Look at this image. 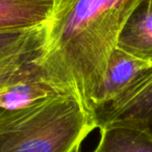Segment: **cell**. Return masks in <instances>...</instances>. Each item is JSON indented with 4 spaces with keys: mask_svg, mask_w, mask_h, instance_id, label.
<instances>
[{
    "mask_svg": "<svg viewBox=\"0 0 152 152\" xmlns=\"http://www.w3.org/2000/svg\"><path fill=\"white\" fill-rule=\"evenodd\" d=\"M118 48L152 65V0H141L126 20Z\"/></svg>",
    "mask_w": 152,
    "mask_h": 152,
    "instance_id": "obj_7",
    "label": "cell"
},
{
    "mask_svg": "<svg viewBox=\"0 0 152 152\" xmlns=\"http://www.w3.org/2000/svg\"><path fill=\"white\" fill-rule=\"evenodd\" d=\"M150 67L152 65L147 61L132 56L117 47L108 59L105 75L97 92L92 110L96 106L113 99Z\"/></svg>",
    "mask_w": 152,
    "mask_h": 152,
    "instance_id": "obj_8",
    "label": "cell"
},
{
    "mask_svg": "<svg viewBox=\"0 0 152 152\" xmlns=\"http://www.w3.org/2000/svg\"><path fill=\"white\" fill-rule=\"evenodd\" d=\"M96 129L81 102L64 94L0 120V152H72Z\"/></svg>",
    "mask_w": 152,
    "mask_h": 152,
    "instance_id": "obj_2",
    "label": "cell"
},
{
    "mask_svg": "<svg viewBox=\"0 0 152 152\" xmlns=\"http://www.w3.org/2000/svg\"><path fill=\"white\" fill-rule=\"evenodd\" d=\"M72 152H81V144H80V145L77 146V147H76L75 149H74Z\"/></svg>",
    "mask_w": 152,
    "mask_h": 152,
    "instance_id": "obj_10",
    "label": "cell"
},
{
    "mask_svg": "<svg viewBox=\"0 0 152 152\" xmlns=\"http://www.w3.org/2000/svg\"><path fill=\"white\" fill-rule=\"evenodd\" d=\"M90 119L96 128L127 127L152 139V67L113 99L96 106Z\"/></svg>",
    "mask_w": 152,
    "mask_h": 152,
    "instance_id": "obj_3",
    "label": "cell"
},
{
    "mask_svg": "<svg viewBox=\"0 0 152 152\" xmlns=\"http://www.w3.org/2000/svg\"><path fill=\"white\" fill-rule=\"evenodd\" d=\"M100 140L93 152H152V139L127 127L100 129Z\"/></svg>",
    "mask_w": 152,
    "mask_h": 152,
    "instance_id": "obj_9",
    "label": "cell"
},
{
    "mask_svg": "<svg viewBox=\"0 0 152 152\" xmlns=\"http://www.w3.org/2000/svg\"><path fill=\"white\" fill-rule=\"evenodd\" d=\"M58 0H0V32L47 25Z\"/></svg>",
    "mask_w": 152,
    "mask_h": 152,
    "instance_id": "obj_6",
    "label": "cell"
},
{
    "mask_svg": "<svg viewBox=\"0 0 152 152\" xmlns=\"http://www.w3.org/2000/svg\"><path fill=\"white\" fill-rule=\"evenodd\" d=\"M64 94L70 93L49 80L41 68L37 73L0 90V120L39 102Z\"/></svg>",
    "mask_w": 152,
    "mask_h": 152,
    "instance_id": "obj_5",
    "label": "cell"
},
{
    "mask_svg": "<svg viewBox=\"0 0 152 152\" xmlns=\"http://www.w3.org/2000/svg\"><path fill=\"white\" fill-rule=\"evenodd\" d=\"M140 1L58 0L47 24L41 68L55 86L78 98L89 117L123 26Z\"/></svg>",
    "mask_w": 152,
    "mask_h": 152,
    "instance_id": "obj_1",
    "label": "cell"
},
{
    "mask_svg": "<svg viewBox=\"0 0 152 152\" xmlns=\"http://www.w3.org/2000/svg\"><path fill=\"white\" fill-rule=\"evenodd\" d=\"M47 25L0 32V90L41 70Z\"/></svg>",
    "mask_w": 152,
    "mask_h": 152,
    "instance_id": "obj_4",
    "label": "cell"
}]
</instances>
